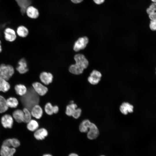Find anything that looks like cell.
<instances>
[{
	"label": "cell",
	"instance_id": "6da1fadb",
	"mask_svg": "<svg viewBox=\"0 0 156 156\" xmlns=\"http://www.w3.org/2000/svg\"><path fill=\"white\" fill-rule=\"evenodd\" d=\"M74 58L76 63L70 66L69 71L73 74H81L83 73V70L88 66V62L84 55L81 54L76 55Z\"/></svg>",
	"mask_w": 156,
	"mask_h": 156
},
{
	"label": "cell",
	"instance_id": "7a4b0ae2",
	"mask_svg": "<svg viewBox=\"0 0 156 156\" xmlns=\"http://www.w3.org/2000/svg\"><path fill=\"white\" fill-rule=\"evenodd\" d=\"M39 95L35 91L33 88L27 90L26 94L21 99V101L25 107L31 109L39 102Z\"/></svg>",
	"mask_w": 156,
	"mask_h": 156
},
{
	"label": "cell",
	"instance_id": "3957f363",
	"mask_svg": "<svg viewBox=\"0 0 156 156\" xmlns=\"http://www.w3.org/2000/svg\"><path fill=\"white\" fill-rule=\"evenodd\" d=\"M14 72V68L12 65L1 64L0 65V79L8 81L13 76Z\"/></svg>",
	"mask_w": 156,
	"mask_h": 156
},
{
	"label": "cell",
	"instance_id": "277c9868",
	"mask_svg": "<svg viewBox=\"0 0 156 156\" xmlns=\"http://www.w3.org/2000/svg\"><path fill=\"white\" fill-rule=\"evenodd\" d=\"M3 34L5 39L10 42L15 41L17 37L16 31L10 27L6 28L4 29Z\"/></svg>",
	"mask_w": 156,
	"mask_h": 156
},
{
	"label": "cell",
	"instance_id": "5b68a950",
	"mask_svg": "<svg viewBox=\"0 0 156 156\" xmlns=\"http://www.w3.org/2000/svg\"><path fill=\"white\" fill-rule=\"evenodd\" d=\"M89 40L86 36L79 38L75 42L73 46L74 50L76 52L84 49L88 44Z\"/></svg>",
	"mask_w": 156,
	"mask_h": 156
},
{
	"label": "cell",
	"instance_id": "8992f818",
	"mask_svg": "<svg viewBox=\"0 0 156 156\" xmlns=\"http://www.w3.org/2000/svg\"><path fill=\"white\" fill-rule=\"evenodd\" d=\"M32 88L36 93L39 96H43L47 92V87L38 82H36L32 84Z\"/></svg>",
	"mask_w": 156,
	"mask_h": 156
},
{
	"label": "cell",
	"instance_id": "52a82bcc",
	"mask_svg": "<svg viewBox=\"0 0 156 156\" xmlns=\"http://www.w3.org/2000/svg\"><path fill=\"white\" fill-rule=\"evenodd\" d=\"M102 77L101 73L96 70H93L88 77V81L91 84L95 85L100 81Z\"/></svg>",
	"mask_w": 156,
	"mask_h": 156
},
{
	"label": "cell",
	"instance_id": "ba28073f",
	"mask_svg": "<svg viewBox=\"0 0 156 156\" xmlns=\"http://www.w3.org/2000/svg\"><path fill=\"white\" fill-rule=\"evenodd\" d=\"M87 133L88 138L91 140L96 139L99 133L97 127L95 124L92 122L91 123Z\"/></svg>",
	"mask_w": 156,
	"mask_h": 156
},
{
	"label": "cell",
	"instance_id": "9c48e42d",
	"mask_svg": "<svg viewBox=\"0 0 156 156\" xmlns=\"http://www.w3.org/2000/svg\"><path fill=\"white\" fill-rule=\"evenodd\" d=\"M25 13L28 17L33 19L37 18L39 15L38 10L34 6L30 5L26 8Z\"/></svg>",
	"mask_w": 156,
	"mask_h": 156
},
{
	"label": "cell",
	"instance_id": "30bf717a",
	"mask_svg": "<svg viewBox=\"0 0 156 156\" xmlns=\"http://www.w3.org/2000/svg\"><path fill=\"white\" fill-rule=\"evenodd\" d=\"M14 120L13 117L9 114L3 115L1 118V123L5 128H11L13 126Z\"/></svg>",
	"mask_w": 156,
	"mask_h": 156
},
{
	"label": "cell",
	"instance_id": "8fae6325",
	"mask_svg": "<svg viewBox=\"0 0 156 156\" xmlns=\"http://www.w3.org/2000/svg\"><path fill=\"white\" fill-rule=\"evenodd\" d=\"M16 70L20 74H24L28 71L27 63L24 58H22L18 61Z\"/></svg>",
	"mask_w": 156,
	"mask_h": 156
},
{
	"label": "cell",
	"instance_id": "7c38bea8",
	"mask_svg": "<svg viewBox=\"0 0 156 156\" xmlns=\"http://www.w3.org/2000/svg\"><path fill=\"white\" fill-rule=\"evenodd\" d=\"M31 116L37 119H39L42 117L43 111L42 107L38 104L35 105L31 109Z\"/></svg>",
	"mask_w": 156,
	"mask_h": 156
},
{
	"label": "cell",
	"instance_id": "4fadbf2b",
	"mask_svg": "<svg viewBox=\"0 0 156 156\" xmlns=\"http://www.w3.org/2000/svg\"><path fill=\"white\" fill-rule=\"evenodd\" d=\"M39 78L42 83L45 85H48L52 82L53 76L50 73L43 72L40 74Z\"/></svg>",
	"mask_w": 156,
	"mask_h": 156
},
{
	"label": "cell",
	"instance_id": "5bb4252c",
	"mask_svg": "<svg viewBox=\"0 0 156 156\" xmlns=\"http://www.w3.org/2000/svg\"><path fill=\"white\" fill-rule=\"evenodd\" d=\"M133 106L127 102L123 103L120 105L119 109L120 112L124 115L129 113H132L133 111Z\"/></svg>",
	"mask_w": 156,
	"mask_h": 156
},
{
	"label": "cell",
	"instance_id": "9a60e30c",
	"mask_svg": "<svg viewBox=\"0 0 156 156\" xmlns=\"http://www.w3.org/2000/svg\"><path fill=\"white\" fill-rule=\"evenodd\" d=\"M16 151L15 148L2 145L0 151V155L1 156H13Z\"/></svg>",
	"mask_w": 156,
	"mask_h": 156
},
{
	"label": "cell",
	"instance_id": "2e32d148",
	"mask_svg": "<svg viewBox=\"0 0 156 156\" xmlns=\"http://www.w3.org/2000/svg\"><path fill=\"white\" fill-rule=\"evenodd\" d=\"M48 135V132L44 128H42L38 129L34 133L35 138L38 140H42L44 139Z\"/></svg>",
	"mask_w": 156,
	"mask_h": 156
},
{
	"label": "cell",
	"instance_id": "e0dca14e",
	"mask_svg": "<svg viewBox=\"0 0 156 156\" xmlns=\"http://www.w3.org/2000/svg\"><path fill=\"white\" fill-rule=\"evenodd\" d=\"M16 31L17 35L22 38L27 37L29 34V29L23 25H21L18 27Z\"/></svg>",
	"mask_w": 156,
	"mask_h": 156
},
{
	"label": "cell",
	"instance_id": "ac0fdd59",
	"mask_svg": "<svg viewBox=\"0 0 156 156\" xmlns=\"http://www.w3.org/2000/svg\"><path fill=\"white\" fill-rule=\"evenodd\" d=\"M12 117L17 122L21 123L23 122L24 112L23 110L20 109L15 110L12 113Z\"/></svg>",
	"mask_w": 156,
	"mask_h": 156
},
{
	"label": "cell",
	"instance_id": "d6986e66",
	"mask_svg": "<svg viewBox=\"0 0 156 156\" xmlns=\"http://www.w3.org/2000/svg\"><path fill=\"white\" fill-rule=\"evenodd\" d=\"M14 89L16 94L21 96L24 95L27 91L26 87L22 84L16 85L15 86Z\"/></svg>",
	"mask_w": 156,
	"mask_h": 156
},
{
	"label": "cell",
	"instance_id": "ffe728a7",
	"mask_svg": "<svg viewBox=\"0 0 156 156\" xmlns=\"http://www.w3.org/2000/svg\"><path fill=\"white\" fill-rule=\"evenodd\" d=\"M4 144L6 146L14 148L18 147L20 144L19 141L15 138H9L5 140L4 141Z\"/></svg>",
	"mask_w": 156,
	"mask_h": 156
},
{
	"label": "cell",
	"instance_id": "44dd1931",
	"mask_svg": "<svg viewBox=\"0 0 156 156\" xmlns=\"http://www.w3.org/2000/svg\"><path fill=\"white\" fill-rule=\"evenodd\" d=\"M91 122L88 119L83 120L79 125V129L82 133H87L89 129Z\"/></svg>",
	"mask_w": 156,
	"mask_h": 156
},
{
	"label": "cell",
	"instance_id": "7402d4cb",
	"mask_svg": "<svg viewBox=\"0 0 156 156\" xmlns=\"http://www.w3.org/2000/svg\"><path fill=\"white\" fill-rule=\"evenodd\" d=\"M27 123V129L31 131H35L39 126L38 122L34 119H31Z\"/></svg>",
	"mask_w": 156,
	"mask_h": 156
},
{
	"label": "cell",
	"instance_id": "603a6c76",
	"mask_svg": "<svg viewBox=\"0 0 156 156\" xmlns=\"http://www.w3.org/2000/svg\"><path fill=\"white\" fill-rule=\"evenodd\" d=\"M10 85L8 80L0 79V91L6 92L10 89Z\"/></svg>",
	"mask_w": 156,
	"mask_h": 156
},
{
	"label": "cell",
	"instance_id": "cb8c5ba5",
	"mask_svg": "<svg viewBox=\"0 0 156 156\" xmlns=\"http://www.w3.org/2000/svg\"><path fill=\"white\" fill-rule=\"evenodd\" d=\"M7 105L8 107L15 108L18 105V100L14 97H10L6 100Z\"/></svg>",
	"mask_w": 156,
	"mask_h": 156
},
{
	"label": "cell",
	"instance_id": "d4e9b609",
	"mask_svg": "<svg viewBox=\"0 0 156 156\" xmlns=\"http://www.w3.org/2000/svg\"><path fill=\"white\" fill-rule=\"evenodd\" d=\"M77 108V105L76 104L74 103H71L66 106V114L68 116H72L73 113Z\"/></svg>",
	"mask_w": 156,
	"mask_h": 156
},
{
	"label": "cell",
	"instance_id": "484cf974",
	"mask_svg": "<svg viewBox=\"0 0 156 156\" xmlns=\"http://www.w3.org/2000/svg\"><path fill=\"white\" fill-rule=\"evenodd\" d=\"M6 100L4 97L0 95V113H2L6 111L8 109Z\"/></svg>",
	"mask_w": 156,
	"mask_h": 156
},
{
	"label": "cell",
	"instance_id": "4316f807",
	"mask_svg": "<svg viewBox=\"0 0 156 156\" xmlns=\"http://www.w3.org/2000/svg\"><path fill=\"white\" fill-rule=\"evenodd\" d=\"M23 111L24 112L23 122L27 123L31 119V115L30 111L27 108L24 107Z\"/></svg>",
	"mask_w": 156,
	"mask_h": 156
},
{
	"label": "cell",
	"instance_id": "83f0119b",
	"mask_svg": "<svg viewBox=\"0 0 156 156\" xmlns=\"http://www.w3.org/2000/svg\"><path fill=\"white\" fill-rule=\"evenodd\" d=\"M44 109L46 113L48 115H51L53 114V106L51 104L48 102L45 105Z\"/></svg>",
	"mask_w": 156,
	"mask_h": 156
},
{
	"label": "cell",
	"instance_id": "f1b7e54d",
	"mask_svg": "<svg viewBox=\"0 0 156 156\" xmlns=\"http://www.w3.org/2000/svg\"><path fill=\"white\" fill-rule=\"evenodd\" d=\"M156 3H152L146 10V12L148 15L151 13L156 12Z\"/></svg>",
	"mask_w": 156,
	"mask_h": 156
},
{
	"label": "cell",
	"instance_id": "f546056e",
	"mask_svg": "<svg viewBox=\"0 0 156 156\" xmlns=\"http://www.w3.org/2000/svg\"><path fill=\"white\" fill-rule=\"evenodd\" d=\"M81 112V109L77 108L73 113L72 116L74 118L78 119L80 117Z\"/></svg>",
	"mask_w": 156,
	"mask_h": 156
},
{
	"label": "cell",
	"instance_id": "4dcf8cb0",
	"mask_svg": "<svg viewBox=\"0 0 156 156\" xmlns=\"http://www.w3.org/2000/svg\"><path fill=\"white\" fill-rule=\"evenodd\" d=\"M149 27L151 30L155 31L156 30V20H150Z\"/></svg>",
	"mask_w": 156,
	"mask_h": 156
},
{
	"label": "cell",
	"instance_id": "1f68e13d",
	"mask_svg": "<svg viewBox=\"0 0 156 156\" xmlns=\"http://www.w3.org/2000/svg\"><path fill=\"white\" fill-rule=\"evenodd\" d=\"M149 18L150 20H156V12H155L148 14Z\"/></svg>",
	"mask_w": 156,
	"mask_h": 156
},
{
	"label": "cell",
	"instance_id": "d6a6232c",
	"mask_svg": "<svg viewBox=\"0 0 156 156\" xmlns=\"http://www.w3.org/2000/svg\"><path fill=\"white\" fill-rule=\"evenodd\" d=\"M94 2L97 5H101L103 4L105 1V0H93Z\"/></svg>",
	"mask_w": 156,
	"mask_h": 156
},
{
	"label": "cell",
	"instance_id": "836d02e7",
	"mask_svg": "<svg viewBox=\"0 0 156 156\" xmlns=\"http://www.w3.org/2000/svg\"><path fill=\"white\" fill-rule=\"evenodd\" d=\"M59 111L58 107L56 105L53 106V114H57Z\"/></svg>",
	"mask_w": 156,
	"mask_h": 156
},
{
	"label": "cell",
	"instance_id": "e575fe53",
	"mask_svg": "<svg viewBox=\"0 0 156 156\" xmlns=\"http://www.w3.org/2000/svg\"><path fill=\"white\" fill-rule=\"evenodd\" d=\"M73 3L78 4L81 2L83 0H70Z\"/></svg>",
	"mask_w": 156,
	"mask_h": 156
},
{
	"label": "cell",
	"instance_id": "d590c367",
	"mask_svg": "<svg viewBox=\"0 0 156 156\" xmlns=\"http://www.w3.org/2000/svg\"><path fill=\"white\" fill-rule=\"evenodd\" d=\"M1 40H0V53H1L2 50V46L1 45Z\"/></svg>",
	"mask_w": 156,
	"mask_h": 156
},
{
	"label": "cell",
	"instance_id": "8d00e7d4",
	"mask_svg": "<svg viewBox=\"0 0 156 156\" xmlns=\"http://www.w3.org/2000/svg\"><path fill=\"white\" fill-rule=\"evenodd\" d=\"M69 156H78V155L76 154L73 153L70 154Z\"/></svg>",
	"mask_w": 156,
	"mask_h": 156
},
{
	"label": "cell",
	"instance_id": "74e56055",
	"mask_svg": "<svg viewBox=\"0 0 156 156\" xmlns=\"http://www.w3.org/2000/svg\"><path fill=\"white\" fill-rule=\"evenodd\" d=\"M43 156H52L49 154H45V155H44Z\"/></svg>",
	"mask_w": 156,
	"mask_h": 156
},
{
	"label": "cell",
	"instance_id": "f35d334b",
	"mask_svg": "<svg viewBox=\"0 0 156 156\" xmlns=\"http://www.w3.org/2000/svg\"><path fill=\"white\" fill-rule=\"evenodd\" d=\"M152 3H156V0H151Z\"/></svg>",
	"mask_w": 156,
	"mask_h": 156
},
{
	"label": "cell",
	"instance_id": "ab89813d",
	"mask_svg": "<svg viewBox=\"0 0 156 156\" xmlns=\"http://www.w3.org/2000/svg\"></svg>",
	"mask_w": 156,
	"mask_h": 156
}]
</instances>
